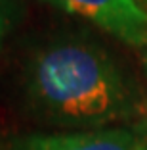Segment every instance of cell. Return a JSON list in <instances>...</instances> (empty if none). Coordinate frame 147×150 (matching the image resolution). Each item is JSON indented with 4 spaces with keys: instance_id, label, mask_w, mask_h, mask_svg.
Listing matches in <instances>:
<instances>
[{
    "instance_id": "6da1fadb",
    "label": "cell",
    "mask_w": 147,
    "mask_h": 150,
    "mask_svg": "<svg viewBox=\"0 0 147 150\" xmlns=\"http://www.w3.org/2000/svg\"><path fill=\"white\" fill-rule=\"evenodd\" d=\"M25 94L35 112L63 125H103L132 108L128 85L113 60L80 40L36 50L25 67Z\"/></svg>"
},
{
    "instance_id": "7a4b0ae2",
    "label": "cell",
    "mask_w": 147,
    "mask_h": 150,
    "mask_svg": "<svg viewBox=\"0 0 147 150\" xmlns=\"http://www.w3.org/2000/svg\"><path fill=\"white\" fill-rule=\"evenodd\" d=\"M65 13L94 23L122 42L147 46V10L138 0H46Z\"/></svg>"
},
{
    "instance_id": "3957f363",
    "label": "cell",
    "mask_w": 147,
    "mask_h": 150,
    "mask_svg": "<svg viewBox=\"0 0 147 150\" xmlns=\"http://www.w3.org/2000/svg\"><path fill=\"white\" fill-rule=\"evenodd\" d=\"M6 150H147V137L130 129L38 133L13 139Z\"/></svg>"
},
{
    "instance_id": "277c9868",
    "label": "cell",
    "mask_w": 147,
    "mask_h": 150,
    "mask_svg": "<svg viewBox=\"0 0 147 150\" xmlns=\"http://www.w3.org/2000/svg\"><path fill=\"white\" fill-rule=\"evenodd\" d=\"M13 18V0H0V52L4 48L6 37L12 29Z\"/></svg>"
},
{
    "instance_id": "5b68a950",
    "label": "cell",
    "mask_w": 147,
    "mask_h": 150,
    "mask_svg": "<svg viewBox=\"0 0 147 150\" xmlns=\"http://www.w3.org/2000/svg\"><path fill=\"white\" fill-rule=\"evenodd\" d=\"M138 2H139V4H141V6H143V8H145V10H147V0H138Z\"/></svg>"
}]
</instances>
